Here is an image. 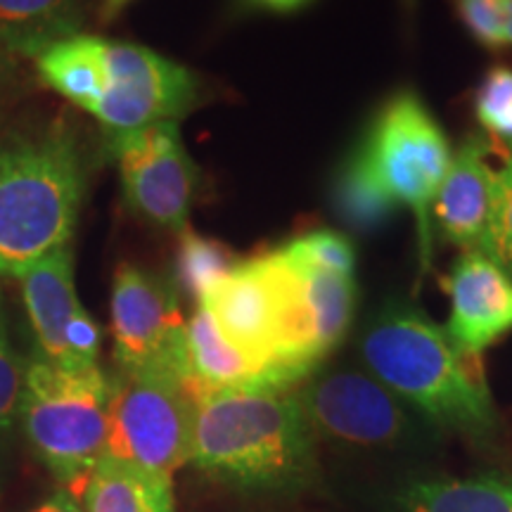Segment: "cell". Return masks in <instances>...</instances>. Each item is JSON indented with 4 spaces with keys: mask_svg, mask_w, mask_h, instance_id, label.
<instances>
[{
    "mask_svg": "<svg viewBox=\"0 0 512 512\" xmlns=\"http://www.w3.org/2000/svg\"><path fill=\"white\" fill-rule=\"evenodd\" d=\"M370 375L432 425L484 439L498 420L479 356L463 354L415 304H382L358 339Z\"/></svg>",
    "mask_w": 512,
    "mask_h": 512,
    "instance_id": "obj_1",
    "label": "cell"
},
{
    "mask_svg": "<svg viewBox=\"0 0 512 512\" xmlns=\"http://www.w3.org/2000/svg\"><path fill=\"white\" fill-rule=\"evenodd\" d=\"M190 460L242 489L287 491L309 482L316 437L290 389H202L192 394Z\"/></svg>",
    "mask_w": 512,
    "mask_h": 512,
    "instance_id": "obj_2",
    "label": "cell"
},
{
    "mask_svg": "<svg viewBox=\"0 0 512 512\" xmlns=\"http://www.w3.org/2000/svg\"><path fill=\"white\" fill-rule=\"evenodd\" d=\"M43 83L110 131L178 121L197 102L188 67L136 43L79 34L36 57Z\"/></svg>",
    "mask_w": 512,
    "mask_h": 512,
    "instance_id": "obj_3",
    "label": "cell"
},
{
    "mask_svg": "<svg viewBox=\"0 0 512 512\" xmlns=\"http://www.w3.org/2000/svg\"><path fill=\"white\" fill-rule=\"evenodd\" d=\"M200 306L221 335L290 389L323 363L304 280L280 249L240 261Z\"/></svg>",
    "mask_w": 512,
    "mask_h": 512,
    "instance_id": "obj_4",
    "label": "cell"
},
{
    "mask_svg": "<svg viewBox=\"0 0 512 512\" xmlns=\"http://www.w3.org/2000/svg\"><path fill=\"white\" fill-rule=\"evenodd\" d=\"M83 195L86 166L69 133L53 128L0 145V275L22 278L72 245Z\"/></svg>",
    "mask_w": 512,
    "mask_h": 512,
    "instance_id": "obj_5",
    "label": "cell"
},
{
    "mask_svg": "<svg viewBox=\"0 0 512 512\" xmlns=\"http://www.w3.org/2000/svg\"><path fill=\"white\" fill-rule=\"evenodd\" d=\"M107 415L110 377L100 366L72 370L43 358L27 366L19 408L24 434L64 491L79 501L105 458Z\"/></svg>",
    "mask_w": 512,
    "mask_h": 512,
    "instance_id": "obj_6",
    "label": "cell"
},
{
    "mask_svg": "<svg viewBox=\"0 0 512 512\" xmlns=\"http://www.w3.org/2000/svg\"><path fill=\"white\" fill-rule=\"evenodd\" d=\"M356 147L389 200L413 211L420 261L427 268L432 261V204L453 157L444 128L418 93L399 91L377 110Z\"/></svg>",
    "mask_w": 512,
    "mask_h": 512,
    "instance_id": "obj_7",
    "label": "cell"
},
{
    "mask_svg": "<svg viewBox=\"0 0 512 512\" xmlns=\"http://www.w3.org/2000/svg\"><path fill=\"white\" fill-rule=\"evenodd\" d=\"M192 451V396L166 373H126L110 380L105 456L171 479Z\"/></svg>",
    "mask_w": 512,
    "mask_h": 512,
    "instance_id": "obj_8",
    "label": "cell"
},
{
    "mask_svg": "<svg viewBox=\"0 0 512 512\" xmlns=\"http://www.w3.org/2000/svg\"><path fill=\"white\" fill-rule=\"evenodd\" d=\"M306 380L297 399L313 437L356 448H396L420 434L413 408L370 373L337 368Z\"/></svg>",
    "mask_w": 512,
    "mask_h": 512,
    "instance_id": "obj_9",
    "label": "cell"
},
{
    "mask_svg": "<svg viewBox=\"0 0 512 512\" xmlns=\"http://www.w3.org/2000/svg\"><path fill=\"white\" fill-rule=\"evenodd\" d=\"M185 323L174 283L136 264H121L112 285L114 358L126 373L188 380Z\"/></svg>",
    "mask_w": 512,
    "mask_h": 512,
    "instance_id": "obj_10",
    "label": "cell"
},
{
    "mask_svg": "<svg viewBox=\"0 0 512 512\" xmlns=\"http://www.w3.org/2000/svg\"><path fill=\"white\" fill-rule=\"evenodd\" d=\"M110 152L128 207L152 226L183 233L195 202L197 166L185 150L178 121L112 131Z\"/></svg>",
    "mask_w": 512,
    "mask_h": 512,
    "instance_id": "obj_11",
    "label": "cell"
},
{
    "mask_svg": "<svg viewBox=\"0 0 512 512\" xmlns=\"http://www.w3.org/2000/svg\"><path fill=\"white\" fill-rule=\"evenodd\" d=\"M19 280L43 361L72 370L98 366L102 335L76 297L74 247L55 249Z\"/></svg>",
    "mask_w": 512,
    "mask_h": 512,
    "instance_id": "obj_12",
    "label": "cell"
},
{
    "mask_svg": "<svg viewBox=\"0 0 512 512\" xmlns=\"http://www.w3.org/2000/svg\"><path fill=\"white\" fill-rule=\"evenodd\" d=\"M446 290L451 316L444 330L463 354L482 356L512 330V280L479 249L458 256Z\"/></svg>",
    "mask_w": 512,
    "mask_h": 512,
    "instance_id": "obj_13",
    "label": "cell"
},
{
    "mask_svg": "<svg viewBox=\"0 0 512 512\" xmlns=\"http://www.w3.org/2000/svg\"><path fill=\"white\" fill-rule=\"evenodd\" d=\"M491 143L484 136H467L451 157L444 183L432 204V216L441 235L463 249H477L482 242L491 207Z\"/></svg>",
    "mask_w": 512,
    "mask_h": 512,
    "instance_id": "obj_14",
    "label": "cell"
},
{
    "mask_svg": "<svg viewBox=\"0 0 512 512\" xmlns=\"http://www.w3.org/2000/svg\"><path fill=\"white\" fill-rule=\"evenodd\" d=\"M185 354H188V380L183 384L190 396L202 389L278 387L266 368L247 358L221 335L202 306L185 323Z\"/></svg>",
    "mask_w": 512,
    "mask_h": 512,
    "instance_id": "obj_15",
    "label": "cell"
},
{
    "mask_svg": "<svg viewBox=\"0 0 512 512\" xmlns=\"http://www.w3.org/2000/svg\"><path fill=\"white\" fill-rule=\"evenodd\" d=\"M79 29V0H0V43L15 60H36Z\"/></svg>",
    "mask_w": 512,
    "mask_h": 512,
    "instance_id": "obj_16",
    "label": "cell"
},
{
    "mask_svg": "<svg viewBox=\"0 0 512 512\" xmlns=\"http://www.w3.org/2000/svg\"><path fill=\"white\" fill-rule=\"evenodd\" d=\"M83 512H174L171 479L102 458L83 489Z\"/></svg>",
    "mask_w": 512,
    "mask_h": 512,
    "instance_id": "obj_17",
    "label": "cell"
},
{
    "mask_svg": "<svg viewBox=\"0 0 512 512\" xmlns=\"http://www.w3.org/2000/svg\"><path fill=\"white\" fill-rule=\"evenodd\" d=\"M392 512H512V477L422 479L394 496Z\"/></svg>",
    "mask_w": 512,
    "mask_h": 512,
    "instance_id": "obj_18",
    "label": "cell"
},
{
    "mask_svg": "<svg viewBox=\"0 0 512 512\" xmlns=\"http://www.w3.org/2000/svg\"><path fill=\"white\" fill-rule=\"evenodd\" d=\"M332 211L356 233H375L394 221L399 207L375 183L361 150L354 147L337 166L330 185Z\"/></svg>",
    "mask_w": 512,
    "mask_h": 512,
    "instance_id": "obj_19",
    "label": "cell"
},
{
    "mask_svg": "<svg viewBox=\"0 0 512 512\" xmlns=\"http://www.w3.org/2000/svg\"><path fill=\"white\" fill-rule=\"evenodd\" d=\"M280 252H283V249H280ZM287 259H290V256H287ZM290 261L304 280L306 299H309L313 325H316L318 351L320 356L325 358L330 351H335L339 344H342V339L347 337V332L351 328V320L356 316V278L354 275L320 271L316 266L299 264V261L294 259Z\"/></svg>",
    "mask_w": 512,
    "mask_h": 512,
    "instance_id": "obj_20",
    "label": "cell"
},
{
    "mask_svg": "<svg viewBox=\"0 0 512 512\" xmlns=\"http://www.w3.org/2000/svg\"><path fill=\"white\" fill-rule=\"evenodd\" d=\"M238 264V254L221 240L185 228L176 254V283L185 294L202 302L204 292Z\"/></svg>",
    "mask_w": 512,
    "mask_h": 512,
    "instance_id": "obj_21",
    "label": "cell"
},
{
    "mask_svg": "<svg viewBox=\"0 0 512 512\" xmlns=\"http://www.w3.org/2000/svg\"><path fill=\"white\" fill-rule=\"evenodd\" d=\"M505 145L508 150L503 166L494 171L489 219L477 249L512 280V140Z\"/></svg>",
    "mask_w": 512,
    "mask_h": 512,
    "instance_id": "obj_22",
    "label": "cell"
},
{
    "mask_svg": "<svg viewBox=\"0 0 512 512\" xmlns=\"http://www.w3.org/2000/svg\"><path fill=\"white\" fill-rule=\"evenodd\" d=\"M24 377H27V366L12 342L8 311H5L3 290H0V460L5 458L12 434H15L19 408H22Z\"/></svg>",
    "mask_w": 512,
    "mask_h": 512,
    "instance_id": "obj_23",
    "label": "cell"
},
{
    "mask_svg": "<svg viewBox=\"0 0 512 512\" xmlns=\"http://www.w3.org/2000/svg\"><path fill=\"white\" fill-rule=\"evenodd\" d=\"M280 249L299 264L316 266L320 271L342 275H354L356 271V245L339 230H311V233L290 240Z\"/></svg>",
    "mask_w": 512,
    "mask_h": 512,
    "instance_id": "obj_24",
    "label": "cell"
},
{
    "mask_svg": "<svg viewBox=\"0 0 512 512\" xmlns=\"http://www.w3.org/2000/svg\"><path fill=\"white\" fill-rule=\"evenodd\" d=\"M475 117L491 138L512 140V69L494 67L475 91Z\"/></svg>",
    "mask_w": 512,
    "mask_h": 512,
    "instance_id": "obj_25",
    "label": "cell"
},
{
    "mask_svg": "<svg viewBox=\"0 0 512 512\" xmlns=\"http://www.w3.org/2000/svg\"><path fill=\"white\" fill-rule=\"evenodd\" d=\"M460 22L486 50L508 48L505 41V0H453Z\"/></svg>",
    "mask_w": 512,
    "mask_h": 512,
    "instance_id": "obj_26",
    "label": "cell"
},
{
    "mask_svg": "<svg viewBox=\"0 0 512 512\" xmlns=\"http://www.w3.org/2000/svg\"><path fill=\"white\" fill-rule=\"evenodd\" d=\"M316 0H238V5L247 12H266V15H294L302 12Z\"/></svg>",
    "mask_w": 512,
    "mask_h": 512,
    "instance_id": "obj_27",
    "label": "cell"
},
{
    "mask_svg": "<svg viewBox=\"0 0 512 512\" xmlns=\"http://www.w3.org/2000/svg\"><path fill=\"white\" fill-rule=\"evenodd\" d=\"M31 512H83V508L79 505V498H74L69 491H57L48 498V501H43L38 505L36 510Z\"/></svg>",
    "mask_w": 512,
    "mask_h": 512,
    "instance_id": "obj_28",
    "label": "cell"
},
{
    "mask_svg": "<svg viewBox=\"0 0 512 512\" xmlns=\"http://www.w3.org/2000/svg\"><path fill=\"white\" fill-rule=\"evenodd\" d=\"M19 60H15L8 50H5L3 43H0V95H3V86L8 83V79L12 76V67H15Z\"/></svg>",
    "mask_w": 512,
    "mask_h": 512,
    "instance_id": "obj_29",
    "label": "cell"
},
{
    "mask_svg": "<svg viewBox=\"0 0 512 512\" xmlns=\"http://www.w3.org/2000/svg\"><path fill=\"white\" fill-rule=\"evenodd\" d=\"M128 3H131V0H105V3H102V15H105V19H114Z\"/></svg>",
    "mask_w": 512,
    "mask_h": 512,
    "instance_id": "obj_30",
    "label": "cell"
},
{
    "mask_svg": "<svg viewBox=\"0 0 512 512\" xmlns=\"http://www.w3.org/2000/svg\"><path fill=\"white\" fill-rule=\"evenodd\" d=\"M505 41L512 46V0H505Z\"/></svg>",
    "mask_w": 512,
    "mask_h": 512,
    "instance_id": "obj_31",
    "label": "cell"
},
{
    "mask_svg": "<svg viewBox=\"0 0 512 512\" xmlns=\"http://www.w3.org/2000/svg\"><path fill=\"white\" fill-rule=\"evenodd\" d=\"M401 3H403V8H406L408 15H411V12L415 10V3H418V0H401Z\"/></svg>",
    "mask_w": 512,
    "mask_h": 512,
    "instance_id": "obj_32",
    "label": "cell"
}]
</instances>
